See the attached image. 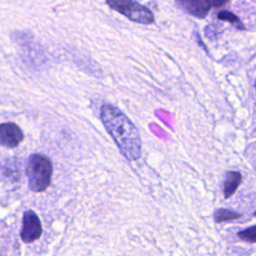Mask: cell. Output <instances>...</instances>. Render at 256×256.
Segmentation results:
<instances>
[{"instance_id": "cell-1", "label": "cell", "mask_w": 256, "mask_h": 256, "mask_svg": "<svg viewBox=\"0 0 256 256\" xmlns=\"http://www.w3.org/2000/svg\"><path fill=\"white\" fill-rule=\"evenodd\" d=\"M100 118L120 153L129 161L138 160L141 156V137L134 123L112 104L101 106Z\"/></svg>"}, {"instance_id": "cell-2", "label": "cell", "mask_w": 256, "mask_h": 256, "mask_svg": "<svg viewBox=\"0 0 256 256\" xmlns=\"http://www.w3.org/2000/svg\"><path fill=\"white\" fill-rule=\"evenodd\" d=\"M52 172L53 167L50 158L39 153L32 154L26 167L29 188L34 192L45 191L51 183Z\"/></svg>"}, {"instance_id": "cell-3", "label": "cell", "mask_w": 256, "mask_h": 256, "mask_svg": "<svg viewBox=\"0 0 256 256\" xmlns=\"http://www.w3.org/2000/svg\"><path fill=\"white\" fill-rule=\"evenodd\" d=\"M106 2L110 8L124 15L133 22L146 25L154 22L152 12L147 7L134 0H106Z\"/></svg>"}, {"instance_id": "cell-4", "label": "cell", "mask_w": 256, "mask_h": 256, "mask_svg": "<svg viewBox=\"0 0 256 256\" xmlns=\"http://www.w3.org/2000/svg\"><path fill=\"white\" fill-rule=\"evenodd\" d=\"M42 234V225L39 217L33 210H27L23 213L22 217V227L20 232V237L23 242L31 243Z\"/></svg>"}, {"instance_id": "cell-5", "label": "cell", "mask_w": 256, "mask_h": 256, "mask_svg": "<svg viewBox=\"0 0 256 256\" xmlns=\"http://www.w3.org/2000/svg\"><path fill=\"white\" fill-rule=\"evenodd\" d=\"M24 139V134L20 127L12 122L2 123L0 126V142L7 148H14Z\"/></svg>"}, {"instance_id": "cell-6", "label": "cell", "mask_w": 256, "mask_h": 256, "mask_svg": "<svg viewBox=\"0 0 256 256\" xmlns=\"http://www.w3.org/2000/svg\"><path fill=\"white\" fill-rule=\"evenodd\" d=\"M175 2L185 12L197 18H204L212 6L210 0H175Z\"/></svg>"}, {"instance_id": "cell-7", "label": "cell", "mask_w": 256, "mask_h": 256, "mask_svg": "<svg viewBox=\"0 0 256 256\" xmlns=\"http://www.w3.org/2000/svg\"><path fill=\"white\" fill-rule=\"evenodd\" d=\"M2 176L10 182H15L20 178V164L15 158H8L2 165Z\"/></svg>"}, {"instance_id": "cell-8", "label": "cell", "mask_w": 256, "mask_h": 256, "mask_svg": "<svg viewBox=\"0 0 256 256\" xmlns=\"http://www.w3.org/2000/svg\"><path fill=\"white\" fill-rule=\"evenodd\" d=\"M241 180L242 176L237 171H229L226 173V178L223 183V193L225 198H229L234 194L241 183Z\"/></svg>"}, {"instance_id": "cell-9", "label": "cell", "mask_w": 256, "mask_h": 256, "mask_svg": "<svg viewBox=\"0 0 256 256\" xmlns=\"http://www.w3.org/2000/svg\"><path fill=\"white\" fill-rule=\"evenodd\" d=\"M240 217H241V215L239 213H236V212H234L232 210L224 209V208H219L214 213V221L216 223L232 221V220L238 219Z\"/></svg>"}, {"instance_id": "cell-10", "label": "cell", "mask_w": 256, "mask_h": 256, "mask_svg": "<svg viewBox=\"0 0 256 256\" xmlns=\"http://www.w3.org/2000/svg\"><path fill=\"white\" fill-rule=\"evenodd\" d=\"M217 17H218L219 20L228 21L229 23H231V24H233L234 26H236L238 29H244V25L242 24V22L240 21V19H239L235 14H233V13L230 12V11H227V10L220 11V12L217 14Z\"/></svg>"}, {"instance_id": "cell-11", "label": "cell", "mask_w": 256, "mask_h": 256, "mask_svg": "<svg viewBox=\"0 0 256 256\" xmlns=\"http://www.w3.org/2000/svg\"><path fill=\"white\" fill-rule=\"evenodd\" d=\"M238 237L246 242L256 243V225L248 227L237 233Z\"/></svg>"}, {"instance_id": "cell-12", "label": "cell", "mask_w": 256, "mask_h": 256, "mask_svg": "<svg viewBox=\"0 0 256 256\" xmlns=\"http://www.w3.org/2000/svg\"><path fill=\"white\" fill-rule=\"evenodd\" d=\"M211 5L214 7H220L228 2V0H210Z\"/></svg>"}, {"instance_id": "cell-13", "label": "cell", "mask_w": 256, "mask_h": 256, "mask_svg": "<svg viewBox=\"0 0 256 256\" xmlns=\"http://www.w3.org/2000/svg\"><path fill=\"white\" fill-rule=\"evenodd\" d=\"M254 215H255V216H256V211H255V213H254Z\"/></svg>"}, {"instance_id": "cell-14", "label": "cell", "mask_w": 256, "mask_h": 256, "mask_svg": "<svg viewBox=\"0 0 256 256\" xmlns=\"http://www.w3.org/2000/svg\"><path fill=\"white\" fill-rule=\"evenodd\" d=\"M255 87H256V82H255Z\"/></svg>"}]
</instances>
